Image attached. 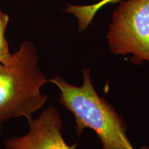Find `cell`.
Segmentation results:
<instances>
[{
  "instance_id": "cell-4",
  "label": "cell",
  "mask_w": 149,
  "mask_h": 149,
  "mask_svg": "<svg viewBox=\"0 0 149 149\" xmlns=\"http://www.w3.org/2000/svg\"><path fill=\"white\" fill-rule=\"evenodd\" d=\"M29 131L22 137L4 141L6 149H74L67 144L61 133L62 119L53 107L44 110L36 119L28 122Z\"/></svg>"
},
{
  "instance_id": "cell-3",
  "label": "cell",
  "mask_w": 149,
  "mask_h": 149,
  "mask_svg": "<svg viewBox=\"0 0 149 149\" xmlns=\"http://www.w3.org/2000/svg\"><path fill=\"white\" fill-rule=\"evenodd\" d=\"M107 39L113 55H131L132 63H149V0L123 1L113 13Z\"/></svg>"
},
{
  "instance_id": "cell-1",
  "label": "cell",
  "mask_w": 149,
  "mask_h": 149,
  "mask_svg": "<svg viewBox=\"0 0 149 149\" xmlns=\"http://www.w3.org/2000/svg\"><path fill=\"white\" fill-rule=\"evenodd\" d=\"M81 86L70 84L61 76L48 79L60 91L59 102L74 115L78 135L86 128L98 135L103 149H135L127 135L126 122L115 108L93 86L88 68H83Z\"/></svg>"
},
{
  "instance_id": "cell-7",
  "label": "cell",
  "mask_w": 149,
  "mask_h": 149,
  "mask_svg": "<svg viewBox=\"0 0 149 149\" xmlns=\"http://www.w3.org/2000/svg\"><path fill=\"white\" fill-rule=\"evenodd\" d=\"M141 149H149V148H147V147H144V148H142Z\"/></svg>"
},
{
  "instance_id": "cell-5",
  "label": "cell",
  "mask_w": 149,
  "mask_h": 149,
  "mask_svg": "<svg viewBox=\"0 0 149 149\" xmlns=\"http://www.w3.org/2000/svg\"><path fill=\"white\" fill-rule=\"evenodd\" d=\"M120 1L121 0H100L93 4L86 6L68 4L65 11L75 17L77 20L79 31H83L89 26L94 17L100 9L109 3H115Z\"/></svg>"
},
{
  "instance_id": "cell-2",
  "label": "cell",
  "mask_w": 149,
  "mask_h": 149,
  "mask_svg": "<svg viewBox=\"0 0 149 149\" xmlns=\"http://www.w3.org/2000/svg\"><path fill=\"white\" fill-rule=\"evenodd\" d=\"M38 64L36 48L28 41L20 44L10 62L0 64V135L5 122L19 117L29 122L47 102L41 88L48 79Z\"/></svg>"
},
{
  "instance_id": "cell-6",
  "label": "cell",
  "mask_w": 149,
  "mask_h": 149,
  "mask_svg": "<svg viewBox=\"0 0 149 149\" xmlns=\"http://www.w3.org/2000/svg\"><path fill=\"white\" fill-rule=\"evenodd\" d=\"M9 22V17L0 9V64H6L13 58L8 49V44L5 37L6 30Z\"/></svg>"
}]
</instances>
